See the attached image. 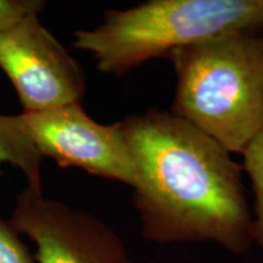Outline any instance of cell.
I'll return each mask as SVG.
<instances>
[{
  "label": "cell",
  "instance_id": "6da1fadb",
  "mask_svg": "<svg viewBox=\"0 0 263 263\" xmlns=\"http://www.w3.org/2000/svg\"><path fill=\"white\" fill-rule=\"evenodd\" d=\"M121 123L136 166L133 201L144 238L248 252L252 212L244 170L232 154L171 111L149 108Z\"/></svg>",
  "mask_w": 263,
  "mask_h": 263
},
{
  "label": "cell",
  "instance_id": "7a4b0ae2",
  "mask_svg": "<svg viewBox=\"0 0 263 263\" xmlns=\"http://www.w3.org/2000/svg\"><path fill=\"white\" fill-rule=\"evenodd\" d=\"M168 59L176 76L171 112L242 155L263 129V32L227 33Z\"/></svg>",
  "mask_w": 263,
  "mask_h": 263
},
{
  "label": "cell",
  "instance_id": "3957f363",
  "mask_svg": "<svg viewBox=\"0 0 263 263\" xmlns=\"http://www.w3.org/2000/svg\"><path fill=\"white\" fill-rule=\"evenodd\" d=\"M239 31L263 32V0H149L105 12L73 45L87 51L101 73L122 77L159 58L206 39Z\"/></svg>",
  "mask_w": 263,
  "mask_h": 263
},
{
  "label": "cell",
  "instance_id": "277c9868",
  "mask_svg": "<svg viewBox=\"0 0 263 263\" xmlns=\"http://www.w3.org/2000/svg\"><path fill=\"white\" fill-rule=\"evenodd\" d=\"M0 68L14 85L22 114L81 103L85 76L81 65L33 12L0 32Z\"/></svg>",
  "mask_w": 263,
  "mask_h": 263
},
{
  "label": "cell",
  "instance_id": "5b68a950",
  "mask_svg": "<svg viewBox=\"0 0 263 263\" xmlns=\"http://www.w3.org/2000/svg\"><path fill=\"white\" fill-rule=\"evenodd\" d=\"M22 126L41 156L60 167L136 186L137 172L121 121L103 124L93 120L81 103L20 114Z\"/></svg>",
  "mask_w": 263,
  "mask_h": 263
},
{
  "label": "cell",
  "instance_id": "8992f818",
  "mask_svg": "<svg viewBox=\"0 0 263 263\" xmlns=\"http://www.w3.org/2000/svg\"><path fill=\"white\" fill-rule=\"evenodd\" d=\"M10 221L34 242L37 263H133L123 240L106 223L45 197L42 189L22 190Z\"/></svg>",
  "mask_w": 263,
  "mask_h": 263
},
{
  "label": "cell",
  "instance_id": "52a82bcc",
  "mask_svg": "<svg viewBox=\"0 0 263 263\" xmlns=\"http://www.w3.org/2000/svg\"><path fill=\"white\" fill-rule=\"evenodd\" d=\"M42 160L20 115H0V167L10 163L24 173L28 186L42 189Z\"/></svg>",
  "mask_w": 263,
  "mask_h": 263
},
{
  "label": "cell",
  "instance_id": "ba28073f",
  "mask_svg": "<svg viewBox=\"0 0 263 263\" xmlns=\"http://www.w3.org/2000/svg\"><path fill=\"white\" fill-rule=\"evenodd\" d=\"M242 170L254 193L252 240L263 251V129L242 153Z\"/></svg>",
  "mask_w": 263,
  "mask_h": 263
},
{
  "label": "cell",
  "instance_id": "9c48e42d",
  "mask_svg": "<svg viewBox=\"0 0 263 263\" xmlns=\"http://www.w3.org/2000/svg\"><path fill=\"white\" fill-rule=\"evenodd\" d=\"M0 263H37L11 221L0 217Z\"/></svg>",
  "mask_w": 263,
  "mask_h": 263
},
{
  "label": "cell",
  "instance_id": "30bf717a",
  "mask_svg": "<svg viewBox=\"0 0 263 263\" xmlns=\"http://www.w3.org/2000/svg\"><path fill=\"white\" fill-rule=\"evenodd\" d=\"M44 6V3L39 0H0V32L29 14H41Z\"/></svg>",
  "mask_w": 263,
  "mask_h": 263
}]
</instances>
